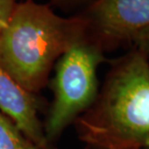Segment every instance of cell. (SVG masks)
Here are the masks:
<instances>
[{"label":"cell","instance_id":"1","mask_svg":"<svg viewBox=\"0 0 149 149\" xmlns=\"http://www.w3.org/2000/svg\"><path fill=\"white\" fill-rule=\"evenodd\" d=\"M85 149H149V61L136 47L115 61L102 88L74 121Z\"/></svg>","mask_w":149,"mask_h":149},{"label":"cell","instance_id":"2","mask_svg":"<svg viewBox=\"0 0 149 149\" xmlns=\"http://www.w3.org/2000/svg\"><path fill=\"white\" fill-rule=\"evenodd\" d=\"M87 37L84 17H62L33 0L17 3L0 35V68L35 94L46 85L56 60Z\"/></svg>","mask_w":149,"mask_h":149},{"label":"cell","instance_id":"3","mask_svg":"<svg viewBox=\"0 0 149 149\" xmlns=\"http://www.w3.org/2000/svg\"><path fill=\"white\" fill-rule=\"evenodd\" d=\"M103 61V50L88 37L59 59L53 81L54 100L43 126L51 143L96 99L99 91L96 70Z\"/></svg>","mask_w":149,"mask_h":149},{"label":"cell","instance_id":"4","mask_svg":"<svg viewBox=\"0 0 149 149\" xmlns=\"http://www.w3.org/2000/svg\"><path fill=\"white\" fill-rule=\"evenodd\" d=\"M88 37L105 50L133 43L149 28V0H94L84 17Z\"/></svg>","mask_w":149,"mask_h":149},{"label":"cell","instance_id":"5","mask_svg":"<svg viewBox=\"0 0 149 149\" xmlns=\"http://www.w3.org/2000/svg\"><path fill=\"white\" fill-rule=\"evenodd\" d=\"M39 101L0 68V112L39 149H58L44 134L38 116Z\"/></svg>","mask_w":149,"mask_h":149},{"label":"cell","instance_id":"6","mask_svg":"<svg viewBox=\"0 0 149 149\" xmlns=\"http://www.w3.org/2000/svg\"><path fill=\"white\" fill-rule=\"evenodd\" d=\"M0 149H39L0 112Z\"/></svg>","mask_w":149,"mask_h":149},{"label":"cell","instance_id":"7","mask_svg":"<svg viewBox=\"0 0 149 149\" xmlns=\"http://www.w3.org/2000/svg\"><path fill=\"white\" fill-rule=\"evenodd\" d=\"M15 4V0H0V35L10 19Z\"/></svg>","mask_w":149,"mask_h":149},{"label":"cell","instance_id":"8","mask_svg":"<svg viewBox=\"0 0 149 149\" xmlns=\"http://www.w3.org/2000/svg\"><path fill=\"white\" fill-rule=\"evenodd\" d=\"M133 45L149 55V28L141 32L133 42Z\"/></svg>","mask_w":149,"mask_h":149},{"label":"cell","instance_id":"9","mask_svg":"<svg viewBox=\"0 0 149 149\" xmlns=\"http://www.w3.org/2000/svg\"><path fill=\"white\" fill-rule=\"evenodd\" d=\"M54 1H59V2H63V3H80V2H86L88 0H54Z\"/></svg>","mask_w":149,"mask_h":149}]
</instances>
